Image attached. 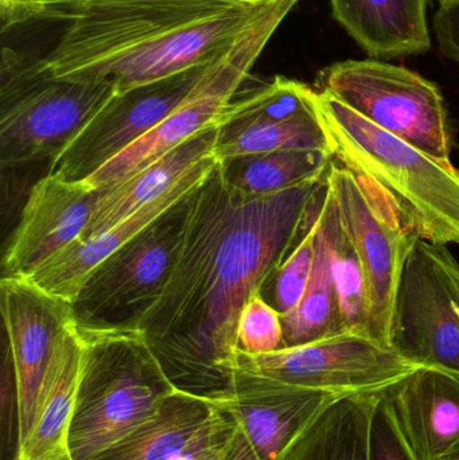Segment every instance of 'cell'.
Listing matches in <instances>:
<instances>
[{"label":"cell","mask_w":459,"mask_h":460,"mask_svg":"<svg viewBox=\"0 0 459 460\" xmlns=\"http://www.w3.org/2000/svg\"><path fill=\"white\" fill-rule=\"evenodd\" d=\"M369 460H420L407 442L395 412L383 394L372 423Z\"/></svg>","instance_id":"obj_28"},{"label":"cell","mask_w":459,"mask_h":460,"mask_svg":"<svg viewBox=\"0 0 459 460\" xmlns=\"http://www.w3.org/2000/svg\"><path fill=\"white\" fill-rule=\"evenodd\" d=\"M318 226L322 230L328 245L331 272L345 329L348 332L369 337L366 273L355 245L342 226L336 201L329 190L328 183L321 201Z\"/></svg>","instance_id":"obj_25"},{"label":"cell","mask_w":459,"mask_h":460,"mask_svg":"<svg viewBox=\"0 0 459 460\" xmlns=\"http://www.w3.org/2000/svg\"><path fill=\"white\" fill-rule=\"evenodd\" d=\"M77 327L85 354L69 451L73 460H93L148 420L178 389L140 330Z\"/></svg>","instance_id":"obj_4"},{"label":"cell","mask_w":459,"mask_h":460,"mask_svg":"<svg viewBox=\"0 0 459 460\" xmlns=\"http://www.w3.org/2000/svg\"><path fill=\"white\" fill-rule=\"evenodd\" d=\"M229 421L209 397L180 391L93 460H174L224 442Z\"/></svg>","instance_id":"obj_17"},{"label":"cell","mask_w":459,"mask_h":460,"mask_svg":"<svg viewBox=\"0 0 459 460\" xmlns=\"http://www.w3.org/2000/svg\"><path fill=\"white\" fill-rule=\"evenodd\" d=\"M102 193L104 189L92 190L83 182L54 175L38 181L5 248L3 276L26 279L57 252L80 240Z\"/></svg>","instance_id":"obj_15"},{"label":"cell","mask_w":459,"mask_h":460,"mask_svg":"<svg viewBox=\"0 0 459 460\" xmlns=\"http://www.w3.org/2000/svg\"><path fill=\"white\" fill-rule=\"evenodd\" d=\"M314 89L418 150L450 162L452 129L444 96L418 73L379 59H348L323 67Z\"/></svg>","instance_id":"obj_6"},{"label":"cell","mask_w":459,"mask_h":460,"mask_svg":"<svg viewBox=\"0 0 459 460\" xmlns=\"http://www.w3.org/2000/svg\"><path fill=\"white\" fill-rule=\"evenodd\" d=\"M278 0H0L2 31H54L40 66L116 93L215 61Z\"/></svg>","instance_id":"obj_2"},{"label":"cell","mask_w":459,"mask_h":460,"mask_svg":"<svg viewBox=\"0 0 459 460\" xmlns=\"http://www.w3.org/2000/svg\"><path fill=\"white\" fill-rule=\"evenodd\" d=\"M326 183L363 264L368 294L369 337L391 346L393 305L404 262L419 235L376 186L331 162Z\"/></svg>","instance_id":"obj_9"},{"label":"cell","mask_w":459,"mask_h":460,"mask_svg":"<svg viewBox=\"0 0 459 460\" xmlns=\"http://www.w3.org/2000/svg\"><path fill=\"white\" fill-rule=\"evenodd\" d=\"M210 64L116 93L50 161L48 174L67 182H83L91 177L163 121L199 84Z\"/></svg>","instance_id":"obj_13"},{"label":"cell","mask_w":459,"mask_h":460,"mask_svg":"<svg viewBox=\"0 0 459 460\" xmlns=\"http://www.w3.org/2000/svg\"><path fill=\"white\" fill-rule=\"evenodd\" d=\"M382 394H350L331 402L280 460L371 459L372 423Z\"/></svg>","instance_id":"obj_22"},{"label":"cell","mask_w":459,"mask_h":460,"mask_svg":"<svg viewBox=\"0 0 459 460\" xmlns=\"http://www.w3.org/2000/svg\"><path fill=\"white\" fill-rule=\"evenodd\" d=\"M325 186L321 191L312 218L298 243L269 279L274 284L271 305L280 314V316L291 313L301 303L309 286L313 267H314L317 218Z\"/></svg>","instance_id":"obj_26"},{"label":"cell","mask_w":459,"mask_h":460,"mask_svg":"<svg viewBox=\"0 0 459 460\" xmlns=\"http://www.w3.org/2000/svg\"><path fill=\"white\" fill-rule=\"evenodd\" d=\"M445 460H459V445L457 447H455V450L453 451V453L450 454V456H447V458Z\"/></svg>","instance_id":"obj_31"},{"label":"cell","mask_w":459,"mask_h":460,"mask_svg":"<svg viewBox=\"0 0 459 460\" xmlns=\"http://www.w3.org/2000/svg\"><path fill=\"white\" fill-rule=\"evenodd\" d=\"M217 162L216 156L202 162L163 196L148 202L107 232L85 240L73 241L30 273L27 280L53 296L75 302L89 276L105 259L188 197Z\"/></svg>","instance_id":"obj_16"},{"label":"cell","mask_w":459,"mask_h":460,"mask_svg":"<svg viewBox=\"0 0 459 460\" xmlns=\"http://www.w3.org/2000/svg\"><path fill=\"white\" fill-rule=\"evenodd\" d=\"M237 341L240 350L248 354L274 353L285 348L280 314L264 299L261 292L253 295L243 308Z\"/></svg>","instance_id":"obj_27"},{"label":"cell","mask_w":459,"mask_h":460,"mask_svg":"<svg viewBox=\"0 0 459 460\" xmlns=\"http://www.w3.org/2000/svg\"><path fill=\"white\" fill-rule=\"evenodd\" d=\"M395 349L345 332L267 354L239 350L237 369L331 394H382L417 369Z\"/></svg>","instance_id":"obj_10"},{"label":"cell","mask_w":459,"mask_h":460,"mask_svg":"<svg viewBox=\"0 0 459 460\" xmlns=\"http://www.w3.org/2000/svg\"><path fill=\"white\" fill-rule=\"evenodd\" d=\"M439 2H444V0H439Z\"/></svg>","instance_id":"obj_32"},{"label":"cell","mask_w":459,"mask_h":460,"mask_svg":"<svg viewBox=\"0 0 459 460\" xmlns=\"http://www.w3.org/2000/svg\"><path fill=\"white\" fill-rule=\"evenodd\" d=\"M188 197L105 259L72 303L83 327H134L155 302L174 267L188 216Z\"/></svg>","instance_id":"obj_7"},{"label":"cell","mask_w":459,"mask_h":460,"mask_svg":"<svg viewBox=\"0 0 459 460\" xmlns=\"http://www.w3.org/2000/svg\"><path fill=\"white\" fill-rule=\"evenodd\" d=\"M341 397L237 369L228 388L209 399L229 421L232 460H280L317 416Z\"/></svg>","instance_id":"obj_11"},{"label":"cell","mask_w":459,"mask_h":460,"mask_svg":"<svg viewBox=\"0 0 459 460\" xmlns=\"http://www.w3.org/2000/svg\"><path fill=\"white\" fill-rule=\"evenodd\" d=\"M333 159L328 150L293 148L220 162L226 178L236 188L252 196H264L322 178Z\"/></svg>","instance_id":"obj_23"},{"label":"cell","mask_w":459,"mask_h":460,"mask_svg":"<svg viewBox=\"0 0 459 460\" xmlns=\"http://www.w3.org/2000/svg\"><path fill=\"white\" fill-rule=\"evenodd\" d=\"M391 348L417 367L459 377V262L447 245L419 238L402 270Z\"/></svg>","instance_id":"obj_8"},{"label":"cell","mask_w":459,"mask_h":460,"mask_svg":"<svg viewBox=\"0 0 459 460\" xmlns=\"http://www.w3.org/2000/svg\"><path fill=\"white\" fill-rule=\"evenodd\" d=\"M228 439L229 437L224 442L212 446V447L196 451V453H190L174 460H232L228 454Z\"/></svg>","instance_id":"obj_30"},{"label":"cell","mask_w":459,"mask_h":460,"mask_svg":"<svg viewBox=\"0 0 459 460\" xmlns=\"http://www.w3.org/2000/svg\"><path fill=\"white\" fill-rule=\"evenodd\" d=\"M345 31L374 59L422 54L431 49L428 0H331Z\"/></svg>","instance_id":"obj_20"},{"label":"cell","mask_w":459,"mask_h":460,"mask_svg":"<svg viewBox=\"0 0 459 460\" xmlns=\"http://www.w3.org/2000/svg\"><path fill=\"white\" fill-rule=\"evenodd\" d=\"M280 318L285 340L283 349L296 348L348 332L337 296L328 245L318 226V218L314 267L309 286L301 303Z\"/></svg>","instance_id":"obj_24"},{"label":"cell","mask_w":459,"mask_h":460,"mask_svg":"<svg viewBox=\"0 0 459 460\" xmlns=\"http://www.w3.org/2000/svg\"><path fill=\"white\" fill-rule=\"evenodd\" d=\"M434 18V30L444 56L459 62V0H444Z\"/></svg>","instance_id":"obj_29"},{"label":"cell","mask_w":459,"mask_h":460,"mask_svg":"<svg viewBox=\"0 0 459 460\" xmlns=\"http://www.w3.org/2000/svg\"><path fill=\"white\" fill-rule=\"evenodd\" d=\"M420 460H445L459 445V377L419 367L383 392Z\"/></svg>","instance_id":"obj_18"},{"label":"cell","mask_w":459,"mask_h":460,"mask_svg":"<svg viewBox=\"0 0 459 460\" xmlns=\"http://www.w3.org/2000/svg\"><path fill=\"white\" fill-rule=\"evenodd\" d=\"M326 174L278 193L252 196L223 164L189 194L182 243L155 302L135 323L172 385L212 397L237 370V326L306 229Z\"/></svg>","instance_id":"obj_1"},{"label":"cell","mask_w":459,"mask_h":460,"mask_svg":"<svg viewBox=\"0 0 459 460\" xmlns=\"http://www.w3.org/2000/svg\"><path fill=\"white\" fill-rule=\"evenodd\" d=\"M318 110L334 161L368 181L423 240L459 243V170L375 126L329 94Z\"/></svg>","instance_id":"obj_3"},{"label":"cell","mask_w":459,"mask_h":460,"mask_svg":"<svg viewBox=\"0 0 459 460\" xmlns=\"http://www.w3.org/2000/svg\"><path fill=\"white\" fill-rule=\"evenodd\" d=\"M216 127L205 129L159 156L131 177L105 188L80 240L107 232L148 202L163 196L194 167L216 156Z\"/></svg>","instance_id":"obj_21"},{"label":"cell","mask_w":459,"mask_h":460,"mask_svg":"<svg viewBox=\"0 0 459 460\" xmlns=\"http://www.w3.org/2000/svg\"><path fill=\"white\" fill-rule=\"evenodd\" d=\"M317 96L312 86L283 75L237 92L216 126V158L293 148L331 151Z\"/></svg>","instance_id":"obj_12"},{"label":"cell","mask_w":459,"mask_h":460,"mask_svg":"<svg viewBox=\"0 0 459 460\" xmlns=\"http://www.w3.org/2000/svg\"><path fill=\"white\" fill-rule=\"evenodd\" d=\"M116 94L108 83L51 77L29 49L3 43L0 164L53 161Z\"/></svg>","instance_id":"obj_5"},{"label":"cell","mask_w":459,"mask_h":460,"mask_svg":"<svg viewBox=\"0 0 459 460\" xmlns=\"http://www.w3.org/2000/svg\"><path fill=\"white\" fill-rule=\"evenodd\" d=\"M0 310L18 391L19 447L31 427L38 394L62 330L75 321L72 303L27 279L0 281Z\"/></svg>","instance_id":"obj_14"},{"label":"cell","mask_w":459,"mask_h":460,"mask_svg":"<svg viewBox=\"0 0 459 460\" xmlns=\"http://www.w3.org/2000/svg\"><path fill=\"white\" fill-rule=\"evenodd\" d=\"M84 354L83 337L72 321L54 346L31 427L15 460H73L69 434L83 377Z\"/></svg>","instance_id":"obj_19"}]
</instances>
